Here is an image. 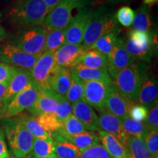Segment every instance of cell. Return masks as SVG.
<instances>
[{
  "mask_svg": "<svg viewBox=\"0 0 158 158\" xmlns=\"http://www.w3.org/2000/svg\"><path fill=\"white\" fill-rule=\"evenodd\" d=\"M58 96L51 89L39 90L36 101L28 109L31 116L37 117L42 114H54L58 107Z\"/></svg>",
  "mask_w": 158,
  "mask_h": 158,
  "instance_id": "ac0fdd59",
  "label": "cell"
},
{
  "mask_svg": "<svg viewBox=\"0 0 158 158\" xmlns=\"http://www.w3.org/2000/svg\"><path fill=\"white\" fill-rule=\"evenodd\" d=\"M107 1L110 3L116 4L119 2H129L130 0H107Z\"/></svg>",
  "mask_w": 158,
  "mask_h": 158,
  "instance_id": "681fc988",
  "label": "cell"
},
{
  "mask_svg": "<svg viewBox=\"0 0 158 158\" xmlns=\"http://www.w3.org/2000/svg\"><path fill=\"white\" fill-rule=\"evenodd\" d=\"M71 82V73L69 68L55 65L49 76V87L55 93L65 97Z\"/></svg>",
  "mask_w": 158,
  "mask_h": 158,
  "instance_id": "7402d4cb",
  "label": "cell"
},
{
  "mask_svg": "<svg viewBox=\"0 0 158 158\" xmlns=\"http://www.w3.org/2000/svg\"><path fill=\"white\" fill-rule=\"evenodd\" d=\"M148 108L145 106L133 102L129 111V116L135 121L144 122L148 114Z\"/></svg>",
  "mask_w": 158,
  "mask_h": 158,
  "instance_id": "b9f144b4",
  "label": "cell"
},
{
  "mask_svg": "<svg viewBox=\"0 0 158 158\" xmlns=\"http://www.w3.org/2000/svg\"><path fill=\"white\" fill-rule=\"evenodd\" d=\"M36 118L41 127L50 135L63 127V122L58 119L54 114H42L37 116Z\"/></svg>",
  "mask_w": 158,
  "mask_h": 158,
  "instance_id": "e575fe53",
  "label": "cell"
},
{
  "mask_svg": "<svg viewBox=\"0 0 158 158\" xmlns=\"http://www.w3.org/2000/svg\"><path fill=\"white\" fill-rule=\"evenodd\" d=\"M2 120L12 153L17 158L27 157L31 153L35 138L26 129L19 117Z\"/></svg>",
  "mask_w": 158,
  "mask_h": 158,
  "instance_id": "277c9868",
  "label": "cell"
},
{
  "mask_svg": "<svg viewBox=\"0 0 158 158\" xmlns=\"http://www.w3.org/2000/svg\"><path fill=\"white\" fill-rule=\"evenodd\" d=\"M134 15H135V11L128 6L121 7L115 13V18L118 23L124 27H131Z\"/></svg>",
  "mask_w": 158,
  "mask_h": 158,
  "instance_id": "8d00e7d4",
  "label": "cell"
},
{
  "mask_svg": "<svg viewBox=\"0 0 158 158\" xmlns=\"http://www.w3.org/2000/svg\"><path fill=\"white\" fill-rule=\"evenodd\" d=\"M38 94V87L34 82H31L0 109V119L13 118L22 113L23 110H28L36 101Z\"/></svg>",
  "mask_w": 158,
  "mask_h": 158,
  "instance_id": "ba28073f",
  "label": "cell"
},
{
  "mask_svg": "<svg viewBox=\"0 0 158 158\" xmlns=\"http://www.w3.org/2000/svg\"><path fill=\"white\" fill-rule=\"evenodd\" d=\"M55 65L54 54L50 51H45L38 57L34 66L29 70L33 82L39 90L51 89L48 79Z\"/></svg>",
  "mask_w": 158,
  "mask_h": 158,
  "instance_id": "8fae6325",
  "label": "cell"
},
{
  "mask_svg": "<svg viewBox=\"0 0 158 158\" xmlns=\"http://www.w3.org/2000/svg\"><path fill=\"white\" fill-rule=\"evenodd\" d=\"M121 120L122 128L124 133L128 136L143 138L147 132L149 131L144 122L135 121L130 116L122 118Z\"/></svg>",
  "mask_w": 158,
  "mask_h": 158,
  "instance_id": "1f68e13d",
  "label": "cell"
},
{
  "mask_svg": "<svg viewBox=\"0 0 158 158\" xmlns=\"http://www.w3.org/2000/svg\"><path fill=\"white\" fill-rule=\"evenodd\" d=\"M43 1L45 4L46 7H48L49 13L62 0H43Z\"/></svg>",
  "mask_w": 158,
  "mask_h": 158,
  "instance_id": "bcb514c9",
  "label": "cell"
},
{
  "mask_svg": "<svg viewBox=\"0 0 158 158\" xmlns=\"http://www.w3.org/2000/svg\"><path fill=\"white\" fill-rule=\"evenodd\" d=\"M8 158H10V157H8Z\"/></svg>",
  "mask_w": 158,
  "mask_h": 158,
  "instance_id": "f5cc1de1",
  "label": "cell"
},
{
  "mask_svg": "<svg viewBox=\"0 0 158 158\" xmlns=\"http://www.w3.org/2000/svg\"><path fill=\"white\" fill-rule=\"evenodd\" d=\"M47 158H59V157H57L56 156H54V157H47Z\"/></svg>",
  "mask_w": 158,
  "mask_h": 158,
  "instance_id": "f907efd6",
  "label": "cell"
},
{
  "mask_svg": "<svg viewBox=\"0 0 158 158\" xmlns=\"http://www.w3.org/2000/svg\"><path fill=\"white\" fill-rule=\"evenodd\" d=\"M9 83H0V109L3 106V99L8 87Z\"/></svg>",
  "mask_w": 158,
  "mask_h": 158,
  "instance_id": "f6af8a7d",
  "label": "cell"
},
{
  "mask_svg": "<svg viewBox=\"0 0 158 158\" xmlns=\"http://www.w3.org/2000/svg\"><path fill=\"white\" fill-rule=\"evenodd\" d=\"M98 110L99 130L111 134L124 144L128 135L122 128V120L104 108Z\"/></svg>",
  "mask_w": 158,
  "mask_h": 158,
  "instance_id": "2e32d148",
  "label": "cell"
},
{
  "mask_svg": "<svg viewBox=\"0 0 158 158\" xmlns=\"http://www.w3.org/2000/svg\"><path fill=\"white\" fill-rule=\"evenodd\" d=\"M157 2L158 0H143V4L148 6V7H150V6L157 3Z\"/></svg>",
  "mask_w": 158,
  "mask_h": 158,
  "instance_id": "7dc6e473",
  "label": "cell"
},
{
  "mask_svg": "<svg viewBox=\"0 0 158 158\" xmlns=\"http://www.w3.org/2000/svg\"><path fill=\"white\" fill-rule=\"evenodd\" d=\"M48 14L43 0H16L10 8L7 17L13 25L19 27L44 25Z\"/></svg>",
  "mask_w": 158,
  "mask_h": 158,
  "instance_id": "7a4b0ae2",
  "label": "cell"
},
{
  "mask_svg": "<svg viewBox=\"0 0 158 158\" xmlns=\"http://www.w3.org/2000/svg\"><path fill=\"white\" fill-rule=\"evenodd\" d=\"M149 130L158 131V103L157 102L149 109L147 118L144 121Z\"/></svg>",
  "mask_w": 158,
  "mask_h": 158,
  "instance_id": "60d3db41",
  "label": "cell"
},
{
  "mask_svg": "<svg viewBox=\"0 0 158 158\" xmlns=\"http://www.w3.org/2000/svg\"><path fill=\"white\" fill-rule=\"evenodd\" d=\"M94 10L92 6L80 10L65 28V43L82 44L83 38Z\"/></svg>",
  "mask_w": 158,
  "mask_h": 158,
  "instance_id": "30bf717a",
  "label": "cell"
},
{
  "mask_svg": "<svg viewBox=\"0 0 158 158\" xmlns=\"http://www.w3.org/2000/svg\"><path fill=\"white\" fill-rule=\"evenodd\" d=\"M149 70L147 64L135 61L122 70L108 71L114 87L128 100L136 102L142 81Z\"/></svg>",
  "mask_w": 158,
  "mask_h": 158,
  "instance_id": "6da1fadb",
  "label": "cell"
},
{
  "mask_svg": "<svg viewBox=\"0 0 158 158\" xmlns=\"http://www.w3.org/2000/svg\"><path fill=\"white\" fill-rule=\"evenodd\" d=\"M78 64L90 68L108 69V57L102 53L91 48L88 49L81 57Z\"/></svg>",
  "mask_w": 158,
  "mask_h": 158,
  "instance_id": "484cf974",
  "label": "cell"
},
{
  "mask_svg": "<svg viewBox=\"0 0 158 158\" xmlns=\"http://www.w3.org/2000/svg\"><path fill=\"white\" fill-rule=\"evenodd\" d=\"M53 141L56 142H68L73 144L81 152L100 143L98 134L94 132L86 131L75 135H68L63 133L60 130L51 134Z\"/></svg>",
  "mask_w": 158,
  "mask_h": 158,
  "instance_id": "9a60e30c",
  "label": "cell"
},
{
  "mask_svg": "<svg viewBox=\"0 0 158 158\" xmlns=\"http://www.w3.org/2000/svg\"><path fill=\"white\" fill-rule=\"evenodd\" d=\"M124 36H118L113 48L108 54V71L122 70L129 66L135 60L127 52L124 46Z\"/></svg>",
  "mask_w": 158,
  "mask_h": 158,
  "instance_id": "d6986e66",
  "label": "cell"
},
{
  "mask_svg": "<svg viewBox=\"0 0 158 158\" xmlns=\"http://www.w3.org/2000/svg\"><path fill=\"white\" fill-rule=\"evenodd\" d=\"M120 32H121V29H118L117 30L109 33V34L100 37L98 40L94 43V44L90 47V48L94 49V50L98 51L108 56L110 51L113 48L114 44L116 43V40L119 36Z\"/></svg>",
  "mask_w": 158,
  "mask_h": 158,
  "instance_id": "f546056e",
  "label": "cell"
},
{
  "mask_svg": "<svg viewBox=\"0 0 158 158\" xmlns=\"http://www.w3.org/2000/svg\"><path fill=\"white\" fill-rule=\"evenodd\" d=\"M38 57L36 55L24 52L10 43L0 45V62L14 68L29 71L34 66Z\"/></svg>",
  "mask_w": 158,
  "mask_h": 158,
  "instance_id": "9c48e42d",
  "label": "cell"
},
{
  "mask_svg": "<svg viewBox=\"0 0 158 158\" xmlns=\"http://www.w3.org/2000/svg\"><path fill=\"white\" fill-rule=\"evenodd\" d=\"M152 30L146 32L131 29L128 31L127 36L124 37V48L135 61L146 64L151 62L154 51Z\"/></svg>",
  "mask_w": 158,
  "mask_h": 158,
  "instance_id": "8992f818",
  "label": "cell"
},
{
  "mask_svg": "<svg viewBox=\"0 0 158 158\" xmlns=\"http://www.w3.org/2000/svg\"><path fill=\"white\" fill-rule=\"evenodd\" d=\"M124 145L127 148L130 158H152L143 138L128 136Z\"/></svg>",
  "mask_w": 158,
  "mask_h": 158,
  "instance_id": "4316f807",
  "label": "cell"
},
{
  "mask_svg": "<svg viewBox=\"0 0 158 158\" xmlns=\"http://www.w3.org/2000/svg\"><path fill=\"white\" fill-rule=\"evenodd\" d=\"M133 102L120 94L114 86L110 87L104 104V109L117 116L120 119L129 116V111Z\"/></svg>",
  "mask_w": 158,
  "mask_h": 158,
  "instance_id": "5bb4252c",
  "label": "cell"
},
{
  "mask_svg": "<svg viewBox=\"0 0 158 158\" xmlns=\"http://www.w3.org/2000/svg\"><path fill=\"white\" fill-rule=\"evenodd\" d=\"M27 158H34V157H27Z\"/></svg>",
  "mask_w": 158,
  "mask_h": 158,
  "instance_id": "816d5d0a",
  "label": "cell"
},
{
  "mask_svg": "<svg viewBox=\"0 0 158 158\" xmlns=\"http://www.w3.org/2000/svg\"><path fill=\"white\" fill-rule=\"evenodd\" d=\"M54 153L59 158H80L81 152L68 142L54 141Z\"/></svg>",
  "mask_w": 158,
  "mask_h": 158,
  "instance_id": "836d02e7",
  "label": "cell"
},
{
  "mask_svg": "<svg viewBox=\"0 0 158 158\" xmlns=\"http://www.w3.org/2000/svg\"><path fill=\"white\" fill-rule=\"evenodd\" d=\"M65 43V29H54L47 31L45 51L54 54Z\"/></svg>",
  "mask_w": 158,
  "mask_h": 158,
  "instance_id": "4dcf8cb0",
  "label": "cell"
},
{
  "mask_svg": "<svg viewBox=\"0 0 158 158\" xmlns=\"http://www.w3.org/2000/svg\"><path fill=\"white\" fill-rule=\"evenodd\" d=\"M84 82V100L97 110L104 107L105 101L111 85L104 82L90 81Z\"/></svg>",
  "mask_w": 158,
  "mask_h": 158,
  "instance_id": "4fadbf2b",
  "label": "cell"
},
{
  "mask_svg": "<svg viewBox=\"0 0 158 158\" xmlns=\"http://www.w3.org/2000/svg\"><path fill=\"white\" fill-rule=\"evenodd\" d=\"M16 68L0 62V83H9Z\"/></svg>",
  "mask_w": 158,
  "mask_h": 158,
  "instance_id": "7bdbcfd3",
  "label": "cell"
},
{
  "mask_svg": "<svg viewBox=\"0 0 158 158\" xmlns=\"http://www.w3.org/2000/svg\"><path fill=\"white\" fill-rule=\"evenodd\" d=\"M158 84L155 74L150 70L143 77L136 102L149 109L157 102Z\"/></svg>",
  "mask_w": 158,
  "mask_h": 158,
  "instance_id": "e0dca14e",
  "label": "cell"
},
{
  "mask_svg": "<svg viewBox=\"0 0 158 158\" xmlns=\"http://www.w3.org/2000/svg\"><path fill=\"white\" fill-rule=\"evenodd\" d=\"M9 153L5 141V136L0 130V158H8Z\"/></svg>",
  "mask_w": 158,
  "mask_h": 158,
  "instance_id": "ee69618b",
  "label": "cell"
},
{
  "mask_svg": "<svg viewBox=\"0 0 158 158\" xmlns=\"http://www.w3.org/2000/svg\"><path fill=\"white\" fill-rule=\"evenodd\" d=\"M32 81V78L29 70L21 68L15 69L4 97L2 107L6 106L17 94L21 92Z\"/></svg>",
  "mask_w": 158,
  "mask_h": 158,
  "instance_id": "44dd1931",
  "label": "cell"
},
{
  "mask_svg": "<svg viewBox=\"0 0 158 158\" xmlns=\"http://www.w3.org/2000/svg\"><path fill=\"white\" fill-rule=\"evenodd\" d=\"M70 70L82 81H95L104 82L113 86L111 78L108 73V69L106 68H90L80 64H76L70 68Z\"/></svg>",
  "mask_w": 158,
  "mask_h": 158,
  "instance_id": "603a6c76",
  "label": "cell"
},
{
  "mask_svg": "<svg viewBox=\"0 0 158 158\" xmlns=\"http://www.w3.org/2000/svg\"><path fill=\"white\" fill-rule=\"evenodd\" d=\"M5 37H6V31L5 30V29L0 25V42L2 41Z\"/></svg>",
  "mask_w": 158,
  "mask_h": 158,
  "instance_id": "c3c4849f",
  "label": "cell"
},
{
  "mask_svg": "<svg viewBox=\"0 0 158 158\" xmlns=\"http://www.w3.org/2000/svg\"><path fill=\"white\" fill-rule=\"evenodd\" d=\"M72 114L84 124L88 131L94 132L99 130L98 114L84 100L73 105Z\"/></svg>",
  "mask_w": 158,
  "mask_h": 158,
  "instance_id": "ffe728a7",
  "label": "cell"
},
{
  "mask_svg": "<svg viewBox=\"0 0 158 158\" xmlns=\"http://www.w3.org/2000/svg\"><path fill=\"white\" fill-rule=\"evenodd\" d=\"M60 130L68 135H75L88 131L84 124L72 114L63 122V127Z\"/></svg>",
  "mask_w": 158,
  "mask_h": 158,
  "instance_id": "d590c367",
  "label": "cell"
},
{
  "mask_svg": "<svg viewBox=\"0 0 158 158\" xmlns=\"http://www.w3.org/2000/svg\"><path fill=\"white\" fill-rule=\"evenodd\" d=\"M71 73V82L65 98L71 104L84 100V82L79 79L73 73Z\"/></svg>",
  "mask_w": 158,
  "mask_h": 158,
  "instance_id": "d6a6232c",
  "label": "cell"
},
{
  "mask_svg": "<svg viewBox=\"0 0 158 158\" xmlns=\"http://www.w3.org/2000/svg\"><path fill=\"white\" fill-rule=\"evenodd\" d=\"M94 0H62L47 15L44 27L46 31L65 29L73 19V12L92 6Z\"/></svg>",
  "mask_w": 158,
  "mask_h": 158,
  "instance_id": "5b68a950",
  "label": "cell"
},
{
  "mask_svg": "<svg viewBox=\"0 0 158 158\" xmlns=\"http://www.w3.org/2000/svg\"><path fill=\"white\" fill-rule=\"evenodd\" d=\"M46 34L44 25L24 27L10 43L26 53L40 56L45 52Z\"/></svg>",
  "mask_w": 158,
  "mask_h": 158,
  "instance_id": "52a82bcc",
  "label": "cell"
},
{
  "mask_svg": "<svg viewBox=\"0 0 158 158\" xmlns=\"http://www.w3.org/2000/svg\"><path fill=\"white\" fill-rule=\"evenodd\" d=\"M131 26L133 30L138 31L149 32L152 30V20L149 7L142 5L138 7L135 12L133 21Z\"/></svg>",
  "mask_w": 158,
  "mask_h": 158,
  "instance_id": "d4e9b609",
  "label": "cell"
},
{
  "mask_svg": "<svg viewBox=\"0 0 158 158\" xmlns=\"http://www.w3.org/2000/svg\"><path fill=\"white\" fill-rule=\"evenodd\" d=\"M19 118L23 124L26 129L33 136L34 138H43L48 141H53L51 135L47 133L40 124L38 123L36 117L32 116L23 115L19 116Z\"/></svg>",
  "mask_w": 158,
  "mask_h": 158,
  "instance_id": "83f0119b",
  "label": "cell"
},
{
  "mask_svg": "<svg viewBox=\"0 0 158 158\" xmlns=\"http://www.w3.org/2000/svg\"><path fill=\"white\" fill-rule=\"evenodd\" d=\"M88 49L89 48L83 44L64 43L54 53L55 64L59 67L70 69L78 64L79 59Z\"/></svg>",
  "mask_w": 158,
  "mask_h": 158,
  "instance_id": "7c38bea8",
  "label": "cell"
},
{
  "mask_svg": "<svg viewBox=\"0 0 158 158\" xmlns=\"http://www.w3.org/2000/svg\"><path fill=\"white\" fill-rule=\"evenodd\" d=\"M120 29L115 18V13L106 6L94 10L90 21L85 31L82 44L90 47L104 35Z\"/></svg>",
  "mask_w": 158,
  "mask_h": 158,
  "instance_id": "3957f363",
  "label": "cell"
},
{
  "mask_svg": "<svg viewBox=\"0 0 158 158\" xmlns=\"http://www.w3.org/2000/svg\"><path fill=\"white\" fill-rule=\"evenodd\" d=\"M143 139L152 157L158 158V131L149 130Z\"/></svg>",
  "mask_w": 158,
  "mask_h": 158,
  "instance_id": "f35d334b",
  "label": "cell"
},
{
  "mask_svg": "<svg viewBox=\"0 0 158 158\" xmlns=\"http://www.w3.org/2000/svg\"><path fill=\"white\" fill-rule=\"evenodd\" d=\"M80 158H113L101 143L96 144L93 147L84 150L81 153Z\"/></svg>",
  "mask_w": 158,
  "mask_h": 158,
  "instance_id": "ab89813d",
  "label": "cell"
},
{
  "mask_svg": "<svg viewBox=\"0 0 158 158\" xmlns=\"http://www.w3.org/2000/svg\"><path fill=\"white\" fill-rule=\"evenodd\" d=\"M73 105L65 97L58 96V107L54 114L61 122H64L72 114Z\"/></svg>",
  "mask_w": 158,
  "mask_h": 158,
  "instance_id": "74e56055",
  "label": "cell"
},
{
  "mask_svg": "<svg viewBox=\"0 0 158 158\" xmlns=\"http://www.w3.org/2000/svg\"><path fill=\"white\" fill-rule=\"evenodd\" d=\"M30 154L34 158H47L56 156L54 153V141L35 138Z\"/></svg>",
  "mask_w": 158,
  "mask_h": 158,
  "instance_id": "f1b7e54d",
  "label": "cell"
},
{
  "mask_svg": "<svg viewBox=\"0 0 158 158\" xmlns=\"http://www.w3.org/2000/svg\"><path fill=\"white\" fill-rule=\"evenodd\" d=\"M97 131L100 142H101L102 145L112 157L130 158L127 148L115 136L100 130Z\"/></svg>",
  "mask_w": 158,
  "mask_h": 158,
  "instance_id": "cb8c5ba5",
  "label": "cell"
}]
</instances>
